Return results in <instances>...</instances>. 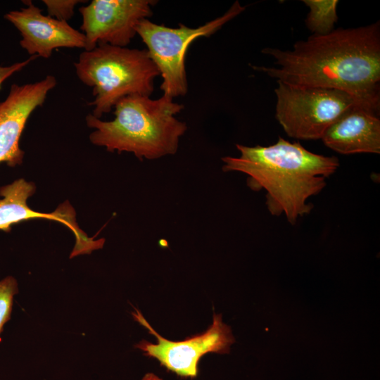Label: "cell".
Here are the masks:
<instances>
[{
    "label": "cell",
    "mask_w": 380,
    "mask_h": 380,
    "mask_svg": "<svg viewBox=\"0 0 380 380\" xmlns=\"http://www.w3.org/2000/svg\"><path fill=\"white\" fill-rule=\"evenodd\" d=\"M277 67L253 66L296 86L334 89L350 95L357 106L375 115L380 107L379 21L336 29L296 42L293 50L264 48Z\"/></svg>",
    "instance_id": "cell-1"
},
{
    "label": "cell",
    "mask_w": 380,
    "mask_h": 380,
    "mask_svg": "<svg viewBox=\"0 0 380 380\" xmlns=\"http://www.w3.org/2000/svg\"><path fill=\"white\" fill-rule=\"evenodd\" d=\"M236 147L239 156L223 157L222 170L247 175L251 189L267 191L270 213L276 216L284 214L291 224L310 213L313 205L307 200L321 192L327 178L339 166L336 157L314 153L299 142L281 137L268 146Z\"/></svg>",
    "instance_id": "cell-2"
},
{
    "label": "cell",
    "mask_w": 380,
    "mask_h": 380,
    "mask_svg": "<svg viewBox=\"0 0 380 380\" xmlns=\"http://www.w3.org/2000/svg\"><path fill=\"white\" fill-rule=\"evenodd\" d=\"M115 118L100 120L92 114L86 118L87 125L94 130L90 141L108 151L129 152L140 160L157 159L174 155L186 124L175 115L182 104L162 96L158 99L141 95L127 96L114 106Z\"/></svg>",
    "instance_id": "cell-3"
},
{
    "label": "cell",
    "mask_w": 380,
    "mask_h": 380,
    "mask_svg": "<svg viewBox=\"0 0 380 380\" xmlns=\"http://www.w3.org/2000/svg\"><path fill=\"white\" fill-rule=\"evenodd\" d=\"M80 80L93 89L92 115L98 118L110 112L122 98L150 96L159 71L146 50L107 44L84 51L74 63Z\"/></svg>",
    "instance_id": "cell-4"
},
{
    "label": "cell",
    "mask_w": 380,
    "mask_h": 380,
    "mask_svg": "<svg viewBox=\"0 0 380 380\" xmlns=\"http://www.w3.org/2000/svg\"><path fill=\"white\" fill-rule=\"evenodd\" d=\"M246 7L236 1L222 15L196 28L179 24L177 28L141 20L135 30L147 47L148 56L163 78V96L173 99L187 93L185 58L190 44L201 37H210L225 23L241 13Z\"/></svg>",
    "instance_id": "cell-5"
},
{
    "label": "cell",
    "mask_w": 380,
    "mask_h": 380,
    "mask_svg": "<svg viewBox=\"0 0 380 380\" xmlns=\"http://www.w3.org/2000/svg\"><path fill=\"white\" fill-rule=\"evenodd\" d=\"M275 118L287 135L311 140L357 106L348 94L334 89L296 86L277 81Z\"/></svg>",
    "instance_id": "cell-6"
},
{
    "label": "cell",
    "mask_w": 380,
    "mask_h": 380,
    "mask_svg": "<svg viewBox=\"0 0 380 380\" xmlns=\"http://www.w3.org/2000/svg\"><path fill=\"white\" fill-rule=\"evenodd\" d=\"M132 315L157 339L156 343L144 340L135 346L181 377H196L202 356L208 353L228 354L235 342L230 327L223 323L220 314L214 313L213 323L205 332L179 341H172L158 334L138 310Z\"/></svg>",
    "instance_id": "cell-7"
},
{
    "label": "cell",
    "mask_w": 380,
    "mask_h": 380,
    "mask_svg": "<svg viewBox=\"0 0 380 380\" xmlns=\"http://www.w3.org/2000/svg\"><path fill=\"white\" fill-rule=\"evenodd\" d=\"M156 3L151 0H93L80 7L84 51L102 44L125 47L137 34L138 23L152 15L151 7Z\"/></svg>",
    "instance_id": "cell-8"
},
{
    "label": "cell",
    "mask_w": 380,
    "mask_h": 380,
    "mask_svg": "<svg viewBox=\"0 0 380 380\" xmlns=\"http://www.w3.org/2000/svg\"><path fill=\"white\" fill-rule=\"evenodd\" d=\"M36 191L34 183L23 178L0 187V230L8 232L11 226L33 219L56 221L66 226L75 237V245L70 258L87 254L103 246V239L89 237L78 226L76 213L68 201L61 204L52 213H42L32 210L27 204L28 198Z\"/></svg>",
    "instance_id": "cell-9"
},
{
    "label": "cell",
    "mask_w": 380,
    "mask_h": 380,
    "mask_svg": "<svg viewBox=\"0 0 380 380\" xmlns=\"http://www.w3.org/2000/svg\"><path fill=\"white\" fill-rule=\"evenodd\" d=\"M56 85L53 75L23 85H11L8 95L0 102V163L14 167L23 163L25 152L20 139L32 112L45 101Z\"/></svg>",
    "instance_id": "cell-10"
},
{
    "label": "cell",
    "mask_w": 380,
    "mask_h": 380,
    "mask_svg": "<svg viewBox=\"0 0 380 380\" xmlns=\"http://www.w3.org/2000/svg\"><path fill=\"white\" fill-rule=\"evenodd\" d=\"M26 7L11 11L4 18L19 31L20 45L31 56L49 58L58 48L84 49L85 36L68 22L42 14L32 1H23Z\"/></svg>",
    "instance_id": "cell-11"
},
{
    "label": "cell",
    "mask_w": 380,
    "mask_h": 380,
    "mask_svg": "<svg viewBox=\"0 0 380 380\" xmlns=\"http://www.w3.org/2000/svg\"><path fill=\"white\" fill-rule=\"evenodd\" d=\"M325 146L341 154L380 153V120L357 106L343 115L324 133Z\"/></svg>",
    "instance_id": "cell-12"
},
{
    "label": "cell",
    "mask_w": 380,
    "mask_h": 380,
    "mask_svg": "<svg viewBox=\"0 0 380 380\" xmlns=\"http://www.w3.org/2000/svg\"><path fill=\"white\" fill-rule=\"evenodd\" d=\"M309 8L305 25L309 30L317 35H325L334 30L338 21L337 0H303Z\"/></svg>",
    "instance_id": "cell-13"
},
{
    "label": "cell",
    "mask_w": 380,
    "mask_h": 380,
    "mask_svg": "<svg viewBox=\"0 0 380 380\" xmlns=\"http://www.w3.org/2000/svg\"><path fill=\"white\" fill-rule=\"evenodd\" d=\"M18 292V283L12 276L0 280V334L10 319L14 296Z\"/></svg>",
    "instance_id": "cell-14"
},
{
    "label": "cell",
    "mask_w": 380,
    "mask_h": 380,
    "mask_svg": "<svg viewBox=\"0 0 380 380\" xmlns=\"http://www.w3.org/2000/svg\"><path fill=\"white\" fill-rule=\"evenodd\" d=\"M48 15L61 21L67 22L74 15V8L80 3L87 2L81 0H43Z\"/></svg>",
    "instance_id": "cell-15"
},
{
    "label": "cell",
    "mask_w": 380,
    "mask_h": 380,
    "mask_svg": "<svg viewBox=\"0 0 380 380\" xmlns=\"http://www.w3.org/2000/svg\"><path fill=\"white\" fill-rule=\"evenodd\" d=\"M38 58L37 56H31L25 61L15 63L11 65H0V88L1 85L14 73L20 71L23 68L28 65L32 61Z\"/></svg>",
    "instance_id": "cell-16"
},
{
    "label": "cell",
    "mask_w": 380,
    "mask_h": 380,
    "mask_svg": "<svg viewBox=\"0 0 380 380\" xmlns=\"http://www.w3.org/2000/svg\"><path fill=\"white\" fill-rule=\"evenodd\" d=\"M141 380H163L161 378L154 374L153 373L148 372L146 374Z\"/></svg>",
    "instance_id": "cell-17"
}]
</instances>
